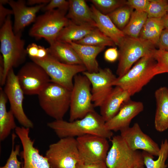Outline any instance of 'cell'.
I'll use <instances>...</instances> for the list:
<instances>
[{"label": "cell", "mask_w": 168, "mask_h": 168, "mask_svg": "<svg viewBox=\"0 0 168 168\" xmlns=\"http://www.w3.org/2000/svg\"><path fill=\"white\" fill-rule=\"evenodd\" d=\"M69 7L68 1L65 0H51L41 9L42 11L46 12L56 9L65 11H68Z\"/></svg>", "instance_id": "obj_36"}, {"label": "cell", "mask_w": 168, "mask_h": 168, "mask_svg": "<svg viewBox=\"0 0 168 168\" xmlns=\"http://www.w3.org/2000/svg\"><path fill=\"white\" fill-rule=\"evenodd\" d=\"M16 75L25 95H38L51 82L44 69L33 61L24 64Z\"/></svg>", "instance_id": "obj_12"}, {"label": "cell", "mask_w": 168, "mask_h": 168, "mask_svg": "<svg viewBox=\"0 0 168 168\" xmlns=\"http://www.w3.org/2000/svg\"><path fill=\"white\" fill-rule=\"evenodd\" d=\"M71 91L51 82L38 94L39 105L44 112L55 120L63 119L69 109Z\"/></svg>", "instance_id": "obj_4"}, {"label": "cell", "mask_w": 168, "mask_h": 168, "mask_svg": "<svg viewBox=\"0 0 168 168\" xmlns=\"http://www.w3.org/2000/svg\"><path fill=\"white\" fill-rule=\"evenodd\" d=\"M119 50L116 47L110 48L107 49L105 52L104 58L107 61L113 63L118 59Z\"/></svg>", "instance_id": "obj_38"}, {"label": "cell", "mask_w": 168, "mask_h": 168, "mask_svg": "<svg viewBox=\"0 0 168 168\" xmlns=\"http://www.w3.org/2000/svg\"><path fill=\"white\" fill-rule=\"evenodd\" d=\"M120 131V135L131 149L142 150L153 156H158L160 147L149 136L143 132L138 123Z\"/></svg>", "instance_id": "obj_16"}, {"label": "cell", "mask_w": 168, "mask_h": 168, "mask_svg": "<svg viewBox=\"0 0 168 168\" xmlns=\"http://www.w3.org/2000/svg\"><path fill=\"white\" fill-rule=\"evenodd\" d=\"M96 28L90 26L77 25L70 20L68 25L59 33L56 40L67 43L75 42L82 39Z\"/></svg>", "instance_id": "obj_26"}, {"label": "cell", "mask_w": 168, "mask_h": 168, "mask_svg": "<svg viewBox=\"0 0 168 168\" xmlns=\"http://www.w3.org/2000/svg\"><path fill=\"white\" fill-rule=\"evenodd\" d=\"M153 54L156 62L154 68L156 76L168 73V51L155 49Z\"/></svg>", "instance_id": "obj_34"}, {"label": "cell", "mask_w": 168, "mask_h": 168, "mask_svg": "<svg viewBox=\"0 0 168 168\" xmlns=\"http://www.w3.org/2000/svg\"><path fill=\"white\" fill-rule=\"evenodd\" d=\"M143 109L142 102L130 99L123 104L115 116L105 122V127L108 130L115 132L127 128L132 119Z\"/></svg>", "instance_id": "obj_17"}, {"label": "cell", "mask_w": 168, "mask_h": 168, "mask_svg": "<svg viewBox=\"0 0 168 168\" xmlns=\"http://www.w3.org/2000/svg\"><path fill=\"white\" fill-rule=\"evenodd\" d=\"M49 54L48 48L39 45L38 53L36 58L42 59L46 57Z\"/></svg>", "instance_id": "obj_44"}, {"label": "cell", "mask_w": 168, "mask_h": 168, "mask_svg": "<svg viewBox=\"0 0 168 168\" xmlns=\"http://www.w3.org/2000/svg\"><path fill=\"white\" fill-rule=\"evenodd\" d=\"M3 91L10 103V109L22 126L27 128L34 127L32 121L25 113L23 107L24 93L18 82L13 68L8 72Z\"/></svg>", "instance_id": "obj_13"}, {"label": "cell", "mask_w": 168, "mask_h": 168, "mask_svg": "<svg viewBox=\"0 0 168 168\" xmlns=\"http://www.w3.org/2000/svg\"><path fill=\"white\" fill-rule=\"evenodd\" d=\"M149 2L150 0H128L126 1V5L137 12H146Z\"/></svg>", "instance_id": "obj_37"}, {"label": "cell", "mask_w": 168, "mask_h": 168, "mask_svg": "<svg viewBox=\"0 0 168 168\" xmlns=\"http://www.w3.org/2000/svg\"><path fill=\"white\" fill-rule=\"evenodd\" d=\"M39 45L35 43L29 44L26 49V52L30 58H36L38 53Z\"/></svg>", "instance_id": "obj_41"}, {"label": "cell", "mask_w": 168, "mask_h": 168, "mask_svg": "<svg viewBox=\"0 0 168 168\" xmlns=\"http://www.w3.org/2000/svg\"><path fill=\"white\" fill-rule=\"evenodd\" d=\"M90 7L96 27L118 46L125 36L123 31L115 26L107 15L102 13L92 4Z\"/></svg>", "instance_id": "obj_23"}, {"label": "cell", "mask_w": 168, "mask_h": 168, "mask_svg": "<svg viewBox=\"0 0 168 168\" xmlns=\"http://www.w3.org/2000/svg\"><path fill=\"white\" fill-rule=\"evenodd\" d=\"M147 18L146 12L133 11L128 23L122 31L126 36L138 38Z\"/></svg>", "instance_id": "obj_28"}, {"label": "cell", "mask_w": 168, "mask_h": 168, "mask_svg": "<svg viewBox=\"0 0 168 168\" xmlns=\"http://www.w3.org/2000/svg\"><path fill=\"white\" fill-rule=\"evenodd\" d=\"M50 0H29L26 2V4L29 5H40L42 4H47L49 3Z\"/></svg>", "instance_id": "obj_45"}, {"label": "cell", "mask_w": 168, "mask_h": 168, "mask_svg": "<svg viewBox=\"0 0 168 168\" xmlns=\"http://www.w3.org/2000/svg\"><path fill=\"white\" fill-rule=\"evenodd\" d=\"M45 156L50 168H76L79 162L76 138L67 137L60 138L49 145Z\"/></svg>", "instance_id": "obj_10"}, {"label": "cell", "mask_w": 168, "mask_h": 168, "mask_svg": "<svg viewBox=\"0 0 168 168\" xmlns=\"http://www.w3.org/2000/svg\"><path fill=\"white\" fill-rule=\"evenodd\" d=\"M9 0H0V4H1L3 5L7 4H8Z\"/></svg>", "instance_id": "obj_47"}, {"label": "cell", "mask_w": 168, "mask_h": 168, "mask_svg": "<svg viewBox=\"0 0 168 168\" xmlns=\"http://www.w3.org/2000/svg\"><path fill=\"white\" fill-rule=\"evenodd\" d=\"M79 162L92 164L105 162L109 151L107 139L87 134L77 137Z\"/></svg>", "instance_id": "obj_11"}, {"label": "cell", "mask_w": 168, "mask_h": 168, "mask_svg": "<svg viewBox=\"0 0 168 168\" xmlns=\"http://www.w3.org/2000/svg\"><path fill=\"white\" fill-rule=\"evenodd\" d=\"M118 46L119 63L116 71L118 77L124 75L134 63L156 49L155 46L147 41L126 35Z\"/></svg>", "instance_id": "obj_5"}, {"label": "cell", "mask_w": 168, "mask_h": 168, "mask_svg": "<svg viewBox=\"0 0 168 168\" xmlns=\"http://www.w3.org/2000/svg\"><path fill=\"white\" fill-rule=\"evenodd\" d=\"M75 42L82 44L105 47L116 45L111 39L97 27L82 39Z\"/></svg>", "instance_id": "obj_30"}, {"label": "cell", "mask_w": 168, "mask_h": 168, "mask_svg": "<svg viewBox=\"0 0 168 168\" xmlns=\"http://www.w3.org/2000/svg\"><path fill=\"white\" fill-rule=\"evenodd\" d=\"M49 44V54L58 60L69 65H83L76 52L69 44L56 40Z\"/></svg>", "instance_id": "obj_24"}, {"label": "cell", "mask_w": 168, "mask_h": 168, "mask_svg": "<svg viewBox=\"0 0 168 168\" xmlns=\"http://www.w3.org/2000/svg\"><path fill=\"white\" fill-rule=\"evenodd\" d=\"M156 109L154 126L158 132H161L168 129V88L161 87L155 92Z\"/></svg>", "instance_id": "obj_22"}, {"label": "cell", "mask_w": 168, "mask_h": 168, "mask_svg": "<svg viewBox=\"0 0 168 168\" xmlns=\"http://www.w3.org/2000/svg\"><path fill=\"white\" fill-rule=\"evenodd\" d=\"M13 14L12 10L5 7L3 5L0 4V26L1 27L9 16Z\"/></svg>", "instance_id": "obj_40"}, {"label": "cell", "mask_w": 168, "mask_h": 168, "mask_svg": "<svg viewBox=\"0 0 168 168\" xmlns=\"http://www.w3.org/2000/svg\"><path fill=\"white\" fill-rule=\"evenodd\" d=\"M0 29V52L4 66V80L12 68L18 67L25 61L27 54L21 33L15 34L11 16H7Z\"/></svg>", "instance_id": "obj_2"}, {"label": "cell", "mask_w": 168, "mask_h": 168, "mask_svg": "<svg viewBox=\"0 0 168 168\" xmlns=\"http://www.w3.org/2000/svg\"><path fill=\"white\" fill-rule=\"evenodd\" d=\"M67 12L58 9L47 11L37 17L29 34L36 39L44 38L49 44L56 40L60 32L69 22Z\"/></svg>", "instance_id": "obj_6"}, {"label": "cell", "mask_w": 168, "mask_h": 168, "mask_svg": "<svg viewBox=\"0 0 168 168\" xmlns=\"http://www.w3.org/2000/svg\"><path fill=\"white\" fill-rule=\"evenodd\" d=\"M133 9L126 5L107 14L119 30H122L128 23Z\"/></svg>", "instance_id": "obj_31"}, {"label": "cell", "mask_w": 168, "mask_h": 168, "mask_svg": "<svg viewBox=\"0 0 168 168\" xmlns=\"http://www.w3.org/2000/svg\"></svg>", "instance_id": "obj_49"}, {"label": "cell", "mask_w": 168, "mask_h": 168, "mask_svg": "<svg viewBox=\"0 0 168 168\" xmlns=\"http://www.w3.org/2000/svg\"><path fill=\"white\" fill-rule=\"evenodd\" d=\"M165 28L168 29V13L163 17Z\"/></svg>", "instance_id": "obj_46"}, {"label": "cell", "mask_w": 168, "mask_h": 168, "mask_svg": "<svg viewBox=\"0 0 168 168\" xmlns=\"http://www.w3.org/2000/svg\"><path fill=\"white\" fill-rule=\"evenodd\" d=\"M91 86L89 80L83 74L74 77L71 91L69 121L82 119L95 110Z\"/></svg>", "instance_id": "obj_7"}, {"label": "cell", "mask_w": 168, "mask_h": 168, "mask_svg": "<svg viewBox=\"0 0 168 168\" xmlns=\"http://www.w3.org/2000/svg\"></svg>", "instance_id": "obj_48"}, {"label": "cell", "mask_w": 168, "mask_h": 168, "mask_svg": "<svg viewBox=\"0 0 168 168\" xmlns=\"http://www.w3.org/2000/svg\"><path fill=\"white\" fill-rule=\"evenodd\" d=\"M157 46L159 49L168 51V29L165 28L162 30Z\"/></svg>", "instance_id": "obj_39"}, {"label": "cell", "mask_w": 168, "mask_h": 168, "mask_svg": "<svg viewBox=\"0 0 168 168\" xmlns=\"http://www.w3.org/2000/svg\"><path fill=\"white\" fill-rule=\"evenodd\" d=\"M129 92L118 86H115L100 108V114L105 122L119 112L124 103L130 99Z\"/></svg>", "instance_id": "obj_19"}, {"label": "cell", "mask_w": 168, "mask_h": 168, "mask_svg": "<svg viewBox=\"0 0 168 168\" xmlns=\"http://www.w3.org/2000/svg\"><path fill=\"white\" fill-rule=\"evenodd\" d=\"M146 12L148 18H163L168 12V1L150 0Z\"/></svg>", "instance_id": "obj_32"}, {"label": "cell", "mask_w": 168, "mask_h": 168, "mask_svg": "<svg viewBox=\"0 0 168 168\" xmlns=\"http://www.w3.org/2000/svg\"><path fill=\"white\" fill-rule=\"evenodd\" d=\"M68 44L76 52L86 71L90 72H96L99 71L100 68L96 57L104 49L105 47L82 44L74 42Z\"/></svg>", "instance_id": "obj_21"}, {"label": "cell", "mask_w": 168, "mask_h": 168, "mask_svg": "<svg viewBox=\"0 0 168 168\" xmlns=\"http://www.w3.org/2000/svg\"><path fill=\"white\" fill-rule=\"evenodd\" d=\"M69 7L66 17L78 25L96 27L92 12L84 0H69Z\"/></svg>", "instance_id": "obj_20"}, {"label": "cell", "mask_w": 168, "mask_h": 168, "mask_svg": "<svg viewBox=\"0 0 168 168\" xmlns=\"http://www.w3.org/2000/svg\"><path fill=\"white\" fill-rule=\"evenodd\" d=\"M153 53L142 58L124 75L117 77L113 86L121 87L131 96L140 92L156 76L154 68L156 62Z\"/></svg>", "instance_id": "obj_3"}, {"label": "cell", "mask_w": 168, "mask_h": 168, "mask_svg": "<svg viewBox=\"0 0 168 168\" xmlns=\"http://www.w3.org/2000/svg\"><path fill=\"white\" fill-rule=\"evenodd\" d=\"M16 136L14 133L12 136V148L11 153L5 164L0 168H21L22 162L18 159L17 156L20 154V146L19 145L14 148L15 140Z\"/></svg>", "instance_id": "obj_35"}, {"label": "cell", "mask_w": 168, "mask_h": 168, "mask_svg": "<svg viewBox=\"0 0 168 168\" xmlns=\"http://www.w3.org/2000/svg\"><path fill=\"white\" fill-rule=\"evenodd\" d=\"M8 99L3 89H0V140L3 141L17 126L15 117L11 110L7 111L6 105Z\"/></svg>", "instance_id": "obj_25"}, {"label": "cell", "mask_w": 168, "mask_h": 168, "mask_svg": "<svg viewBox=\"0 0 168 168\" xmlns=\"http://www.w3.org/2000/svg\"><path fill=\"white\" fill-rule=\"evenodd\" d=\"M164 29L163 18H148L138 38L156 46L161 34Z\"/></svg>", "instance_id": "obj_27"}, {"label": "cell", "mask_w": 168, "mask_h": 168, "mask_svg": "<svg viewBox=\"0 0 168 168\" xmlns=\"http://www.w3.org/2000/svg\"><path fill=\"white\" fill-rule=\"evenodd\" d=\"M105 163L107 168H144L142 152L133 150L120 135L112 137Z\"/></svg>", "instance_id": "obj_8"}, {"label": "cell", "mask_w": 168, "mask_h": 168, "mask_svg": "<svg viewBox=\"0 0 168 168\" xmlns=\"http://www.w3.org/2000/svg\"><path fill=\"white\" fill-rule=\"evenodd\" d=\"M32 61L42 67L54 82L71 91L73 79L77 75L86 71L83 65H69L58 60L49 54L45 58L40 59L30 58Z\"/></svg>", "instance_id": "obj_9"}, {"label": "cell", "mask_w": 168, "mask_h": 168, "mask_svg": "<svg viewBox=\"0 0 168 168\" xmlns=\"http://www.w3.org/2000/svg\"><path fill=\"white\" fill-rule=\"evenodd\" d=\"M105 123L101 115L94 110L82 118L73 121L54 120L47 125L59 138L91 134L110 139L113 133L106 128Z\"/></svg>", "instance_id": "obj_1"}, {"label": "cell", "mask_w": 168, "mask_h": 168, "mask_svg": "<svg viewBox=\"0 0 168 168\" xmlns=\"http://www.w3.org/2000/svg\"><path fill=\"white\" fill-rule=\"evenodd\" d=\"M142 154L143 162L146 168H166L167 165L165 162L168 157V140L166 139L162 141L158 159L153 160V156L145 151Z\"/></svg>", "instance_id": "obj_29"}, {"label": "cell", "mask_w": 168, "mask_h": 168, "mask_svg": "<svg viewBox=\"0 0 168 168\" xmlns=\"http://www.w3.org/2000/svg\"><path fill=\"white\" fill-rule=\"evenodd\" d=\"M76 168H107L105 162L101 163L86 164L78 162Z\"/></svg>", "instance_id": "obj_42"}, {"label": "cell", "mask_w": 168, "mask_h": 168, "mask_svg": "<svg viewBox=\"0 0 168 168\" xmlns=\"http://www.w3.org/2000/svg\"><path fill=\"white\" fill-rule=\"evenodd\" d=\"M4 66L2 56L0 55V84L1 86L5 85L4 80Z\"/></svg>", "instance_id": "obj_43"}, {"label": "cell", "mask_w": 168, "mask_h": 168, "mask_svg": "<svg viewBox=\"0 0 168 168\" xmlns=\"http://www.w3.org/2000/svg\"><path fill=\"white\" fill-rule=\"evenodd\" d=\"M15 130L23 148L20 152L23 160L21 168H50L47 158L34 146V142L29 136L30 128L17 126Z\"/></svg>", "instance_id": "obj_15"}, {"label": "cell", "mask_w": 168, "mask_h": 168, "mask_svg": "<svg viewBox=\"0 0 168 168\" xmlns=\"http://www.w3.org/2000/svg\"><path fill=\"white\" fill-rule=\"evenodd\" d=\"M8 4L12 8L14 15L13 29L15 34L21 33L26 26L34 22L37 13L46 5L28 7L26 1L23 0H10Z\"/></svg>", "instance_id": "obj_18"}, {"label": "cell", "mask_w": 168, "mask_h": 168, "mask_svg": "<svg viewBox=\"0 0 168 168\" xmlns=\"http://www.w3.org/2000/svg\"><path fill=\"white\" fill-rule=\"evenodd\" d=\"M82 74L89 80L91 86L92 102L95 107H100L113 89L117 77L109 68H100L96 72L87 71Z\"/></svg>", "instance_id": "obj_14"}, {"label": "cell", "mask_w": 168, "mask_h": 168, "mask_svg": "<svg viewBox=\"0 0 168 168\" xmlns=\"http://www.w3.org/2000/svg\"><path fill=\"white\" fill-rule=\"evenodd\" d=\"M102 13L107 15L126 5L124 0H91L89 1Z\"/></svg>", "instance_id": "obj_33"}]
</instances>
